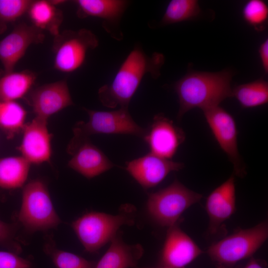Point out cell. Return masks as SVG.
<instances>
[{"instance_id":"cell-1","label":"cell","mask_w":268,"mask_h":268,"mask_svg":"<svg viewBox=\"0 0 268 268\" xmlns=\"http://www.w3.org/2000/svg\"><path fill=\"white\" fill-rule=\"evenodd\" d=\"M164 63L162 54L149 56L139 47H135L123 62L113 81L99 88V100L107 108H128L143 77L149 73L157 78Z\"/></svg>"},{"instance_id":"cell-2","label":"cell","mask_w":268,"mask_h":268,"mask_svg":"<svg viewBox=\"0 0 268 268\" xmlns=\"http://www.w3.org/2000/svg\"><path fill=\"white\" fill-rule=\"evenodd\" d=\"M233 73L230 70L219 72L190 71L176 82L179 109L178 118L194 108L202 111L219 106L232 97L231 81Z\"/></svg>"},{"instance_id":"cell-3","label":"cell","mask_w":268,"mask_h":268,"mask_svg":"<svg viewBox=\"0 0 268 268\" xmlns=\"http://www.w3.org/2000/svg\"><path fill=\"white\" fill-rule=\"evenodd\" d=\"M268 224L265 221L248 229H240L212 243L206 253L216 268H234L251 258L266 241Z\"/></svg>"},{"instance_id":"cell-4","label":"cell","mask_w":268,"mask_h":268,"mask_svg":"<svg viewBox=\"0 0 268 268\" xmlns=\"http://www.w3.org/2000/svg\"><path fill=\"white\" fill-rule=\"evenodd\" d=\"M89 116L87 122H77L73 128V136L67 151L72 155L88 137L95 134H129L143 138L146 129L136 124L128 109L120 108L112 111H99L84 108Z\"/></svg>"},{"instance_id":"cell-5","label":"cell","mask_w":268,"mask_h":268,"mask_svg":"<svg viewBox=\"0 0 268 268\" xmlns=\"http://www.w3.org/2000/svg\"><path fill=\"white\" fill-rule=\"evenodd\" d=\"M133 211L130 206L117 215L91 211L73 221L71 227L85 250L95 253L111 241L122 226L134 223Z\"/></svg>"},{"instance_id":"cell-6","label":"cell","mask_w":268,"mask_h":268,"mask_svg":"<svg viewBox=\"0 0 268 268\" xmlns=\"http://www.w3.org/2000/svg\"><path fill=\"white\" fill-rule=\"evenodd\" d=\"M17 217L26 231L31 233L55 228L62 222L47 186L41 180H32L23 187Z\"/></svg>"},{"instance_id":"cell-7","label":"cell","mask_w":268,"mask_h":268,"mask_svg":"<svg viewBox=\"0 0 268 268\" xmlns=\"http://www.w3.org/2000/svg\"><path fill=\"white\" fill-rule=\"evenodd\" d=\"M202 197L201 194L176 179L168 187L148 195L147 208L158 224L168 228L178 223L183 212L199 202Z\"/></svg>"},{"instance_id":"cell-8","label":"cell","mask_w":268,"mask_h":268,"mask_svg":"<svg viewBox=\"0 0 268 268\" xmlns=\"http://www.w3.org/2000/svg\"><path fill=\"white\" fill-rule=\"evenodd\" d=\"M98 45L97 37L89 30H65L54 36V66L57 70L70 73L83 64L88 51Z\"/></svg>"},{"instance_id":"cell-9","label":"cell","mask_w":268,"mask_h":268,"mask_svg":"<svg viewBox=\"0 0 268 268\" xmlns=\"http://www.w3.org/2000/svg\"><path fill=\"white\" fill-rule=\"evenodd\" d=\"M206 121L217 142L233 165L234 174L242 177L245 166L238 148V132L232 115L219 106L203 111Z\"/></svg>"},{"instance_id":"cell-10","label":"cell","mask_w":268,"mask_h":268,"mask_svg":"<svg viewBox=\"0 0 268 268\" xmlns=\"http://www.w3.org/2000/svg\"><path fill=\"white\" fill-rule=\"evenodd\" d=\"M35 117L48 121L52 115L73 105L66 80L38 86L25 97Z\"/></svg>"},{"instance_id":"cell-11","label":"cell","mask_w":268,"mask_h":268,"mask_svg":"<svg viewBox=\"0 0 268 268\" xmlns=\"http://www.w3.org/2000/svg\"><path fill=\"white\" fill-rule=\"evenodd\" d=\"M44 38L43 31L33 25L25 23L16 25L0 41V61L4 72L14 70L30 46L41 43Z\"/></svg>"},{"instance_id":"cell-12","label":"cell","mask_w":268,"mask_h":268,"mask_svg":"<svg viewBox=\"0 0 268 268\" xmlns=\"http://www.w3.org/2000/svg\"><path fill=\"white\" fill-rule=\"evenodd\" d=\"M150 152L161 157L171 159L184 141L182 129L162 114L156 115L143 137Z\"/></svg>"},{"instance_id":"cell-13","label":"cell","mask_w":268,"mask_h":268,"mask_svg":"<svg viewBox=\"0 0 268 268\" xmlns=\"http://www.w3.org/2000/svg\"><path fill=\"white\" fill-rule=\"evenodd\" d=\"M205 209L209 220L208 233L224 235L226 230L224 223L236 210L234 174L211 192L206 201Z\"/></svg>"},{"instance_id":"cell-14","label":"cell","mask_w":268,"mask_h":268,"mask_svg":"<svg viewBox=\"0 0 268 268\" xmlns=\"http://www.w3.org/2000/svg\"><path fill=\"white\" fill-rule=\"evenodd\" d=\"M183 163L151 152L126 163V170L144 189L155 187L171 172L184 167Z\"/></svg>"},{"instance_id":"cell-15","label":"cell","mask_w":268,"mask_h":268,"mask_svg":"<svg viewBox=\"0 0 268 268\" xmlns=\"http://www.w3.org/2000/svg\"><path fill=\"white\" fill-rule=\"evenodd\" d=\"M203 252L178 223L168 227L162 250V266L185 268Z\"/></svg>"},{"instance_id":"cell-16","label":"cell","mask_w":268,"mask_h":268,"mask_svg":"<svg viewBox=\"0 0 268 268\" xmlns=\"http://www.w3.org/2000/svg\"><path fill=\"white\" fill-rule=\"evenodd\" d=\"M47 124L48 121L35 117L23 129L22 141L17 149L31 164L51 162L52 134Z\"/></svg>"},{"instance_id":"cell-17","label":"cell","mask_w":268,"mask_h":268,"mask_svg":"<svg viewBox=\"0 0 268 268\" xmlns=\"http://www.w3.org/2000/svg\"><path fill=\"white\" fill-rule=\"evenodd\" d=\"M72 156L68 166L89 179L114 167L105 154L89 140L81 144Z\"/></svg>"},{"instance_id":"cell-18","label":"cell","mask_w":268,"mask_h":268,"mask_svg":"<svg viewBox=\"0 0 268 268\" xmlns=\"http://www.w3.org/2000/svg\"><path fill=\"white\" fill-rule=\"evenodd\" d=\"M143 252L141 245L127 244L117 233L94 268H137V265Z\"/></svg>"},{"instance_id":"cell-19","label":"cell","mask_w":268,"mask_h":268,"mask_svg":"<svg viewBox=\"0 0 268 268\" xmlns=\"http://www.w3.org/2000/svg\"><path fill=\"white\" fill-rule=\"evenodd\" d=\"M62 1L39 0L32 1L27 11L33 26L46 30L54 36L60 33L63 16L57 4Z\"/></svg>"},{"instance_id":"cell-20","label":"cell","mask_w":268,"mask_h":268,"mask_svg":"<svg viewBox=\"0 0 268 268\" xmlns=\"http://www.w3.org/2000/svg\"><path fill=\"white\" fill-rule=\"evenodd\" d=\"M36 74L28 70L4 72L0 75V102L16 101L31 91Z\"/></svg>"},{"instance_id":"cell-21","label":"cell","mask_w":268,"mask_h":268,"mask_svg":"<svg viewBox=\"0 0 268 268\" xmlns=\"http://www.w3.org/2000/svg\"><path fill=\"white\" fill-rule=\"evenodd\" d=\"M77 14L80 18L96 17L107 21L119 19L127 6L128 2L122 0H77Z\"/></svg>"},{"instance_id":"cell-22","label":"cell","mask_w":268,"mask_h":268,"mask_svg":"<svg viewBox=\"0 0 268 268\" xmlns=\"http://www.w3.org/2000/svg\"><path fill=\"white\" fill-rule=\"evenodd\" d=\"M31 164L22 156L0 158V188L13 190L26 182Z\"/></svg>"},{"instance_id":"cell-23","label":"cell","mask_w":268,"mask_h":268,"mask_svg":"<svg viewBox=\"0 0 268 268\" xmlns=\"http://www.w3.org/2000/svg\"><path fill=\"white\" fill-rule=\"evenodd\" d=\"M26 115L24 108L16 101L0 102V129L7 138L22 132Z\"/></svg>"},{"instance_id":"cell-24","label":"cell","mask_w":268,"mask_h":268,"mask_svg":"<svg viewBox=\"0 0 268 268\" xmlns=\"http://www.w3.org/2000/svg\"><path fill=\"white\" fill-rule=\"evenodd\" d=\"M232 97H235L245 108L265 105L268 102V83L259 79L239 85L232 89Z\"/></svg>"},{"instance_id":"cell-25","label":"cell","mask_w":268,"mask_h":268,"mask_svg":"<svg viewBox=\"0 0 268 268\" xmlns=\"http://www.w3.org/2000/svg\"><path fill=\"white\" fill-rule=\"evenodd\" d=\"M43 250L57 268H94L96 262L59 249L50 235L44 238Z\"/></svg>"},{"instance_id":"cell-26","label":"cell","mask_w":268,"mask_h":268,"mask_svg":"<svg viewBox=\"0 0 268 268\" xmlns=\"http://www.w3.org/2000/svg\"><path fill=\"white\" fill-rule=\"evenodd\" d=\"M201 9L196 0H172L168 3L161 23L163 25L190 20L198 16Z\"/></svg>"},{"instance_id":"cell-27","label":"cell","mask_w":268,"mask_h":268,"mask_svg":"<svg viewBox=\"0 0 268 268\" xmlns=\"http://www.w3.org/2000/svg\"><path fill=\"white\" fill-rule=\"evenodd\" d=\"M29 0H0V34L8 25L27 12L32 2Z\"/></svg>"},{"instance_id":"cell-28","label":"cell","mask_w":268,"mask_h":268,"mask_svg":"<svg viewBox=\"0 0 268 268\" xmlns=\"http://www.w3.org/2000/svg\"><path fill=\"white\" fill-rule=\"evenodd\" d=\"M243 18L256 30H262L268 18V7L261 0H250L246 2L242 10Z\"/></svg>"},{"instance_id":"cell-29","label":"cell","mask_w":268,"mask_h":268,"mask_svg":"<svg viewBox=\"0 0 268 268\" xmlns=\"http://www.w3.org/2000/svg\"><path fill=\"white\" fill-rule=\"evenodd\" d=\"M18 228L17 222L7 223L0 219V246L19 255L22 248L16 237Z\"/></svg>"},{"instance_id":"cell-30","label":"cell","mask_w":268,"mask_h":268,"mask_svg":"<svg viewBox=\"0 0 268 268\" xmlns=\"http://www.w3.org/2000/svg\"><path fill=\"white\" fill-rule=\"evenodd\" d=\"M31 262L10 251H0V268H32Z\"/></svg>"},{"instance_id":"cell-31","label":"cell","mask_w":268,"mask_h":268,"mask_svg":"<svg viewBox=\"0 0 268 268\" xmlns=\"http://www.w3.org/2000/svg\"><path fill=\"white\" fill-rule=\"evenodd\" d=\"M259 55L263 68L266 73L268 72V40L261 44L259 50Z\"/></svg>"},{"instance_id":"cell-32","label":"cell","mask_w":268,"mask_h":268,"mask_svg":"<svg viewBox=\"0 0 268 268\" xmlns=\"http://www.w3.org/2000/svg\"><path fill=\"white\" fill-rule=\"evenodd\" d=\"M244 268H265L262 261L251 257Z\"/></svg>"},{"instance_id":"cell-33","label":"cell","mask_w":268,"mask_h":268,"mask_svg":"<svg viewBox=\"0 0 268 268\" xmlns=\"http://www.w3.org/2000/svg\"><path fill=\"white\" fill-rule=\"evenodd\" d=\"M158 268H173V267H163V266H162L161 267Z\"/></svg>"},{"instance_id":"cell-34","label":"cell","mask_w":268,"mask_h":268,"mask_svg":"<svg viewBox=\"0 0 268 268\" xmlns=\"http://www.w3.org/2000/svg\"></svg>"}]
</instances>
